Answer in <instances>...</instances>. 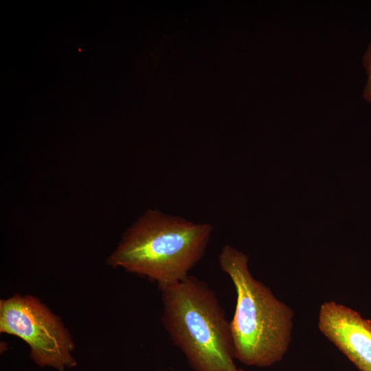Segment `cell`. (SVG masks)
Returning <instances> with one entry per match:
<instances>
[{"label": "cell", "instance_id": "6da1fadb", "mask_svg": "<svg viewBox=\"0 0 371 371\" xmlns=\"http://www.w3.org/2000/svg\"><path fill=\"white\" fill-rule=\"evenodd\" d=\"M218 262L236 291V310L229 322L234 358L258 368L281 361L291 341L293 311L253 277L248 256L242 251L225 245Z\"/></svg>", "mask_w": 371, "mask_h": 371}, {"label": "cell", "instance_id": "7a4b0ae2", "mask_svg": "<svg viewBox=\"0 0 371 371\" xmlns=\"http://www.w3.org/2000/svg\"><path fill=\"white\" fill-rule=\"evenodd\" d=\"M212 232L210 224L150 210L124 234L109 263L148 277L160 289L189 276L204 256Z\"/></svg>", "mask_w": 371, "mask_h": 371}, {"label": "cell", "instance_id": "3957f363", "mask_svg": "<svg viewBox=\"0 0 371 371\" xmlns=\"http://www.w3.org/2000/svg\"><path fill=\"white\" fill-rule=\"evenodd\" d=\"M162 293L164 325L195 371H236L225 312L214 291L188 276Z\"/></svg>", "mask_w": 371, "mask_h": 371}, {"label": "cell", "instance_id": "277c9868", "mask_svg": "<svg viewBox=\"0 0 371 371\" xmlns=\"http://www.w3.org/2000/svg\"><path fill=\"white\" fill-rule=\"evenodd\" d=\"M0 331L15 335L30 348V358L41 367L58 371L76 365L75 345L60 318L38 299L14 295L0 302Z\"/></svg>", "mask_w": 371, "mask_h": 371}, {"label": "cell", "instance_id": "5b68a950", "mask_svg": "<svg viewBox=\"0 0 371 371\" xmlns=\"http://www.w3.org/2000/svg\"><path fill=\"white\" fill-rule=\"evenodd\" d=\"M318 327L361 371H371V321L334 301L319 308Z\"/></svg>", "mask_w": 371, "mask_h": 371}, {"label": "cell", "instance_id": "8992f818", "mask_svg": "<svg viewBox=\"0 0 371 371\" xmlns=\"http://www.w3.org/2000/svg\"><path fill=\"white\" fill-rule=\"evenodd\" d=\"M363 65L367 71L368 80L363 91L364 98L371 102V43L363 57Z\"/></svg>", "mask_w": 371, "mask_h": 371}, {"label": "cell", "instance_id": "52a82bcc", "mask_svg": "<svg viewBox=\"0 0 371 371\" xmlns=\"http://www.w3.org/2000/svg\"><path fill=\"white\" fill-rule=\"evenodd\" d=\"M236 371H245V370H242V369H238V368H237Z\"/></svg>", "mask_w": 371, "mask_h": 371}]
</instances>
